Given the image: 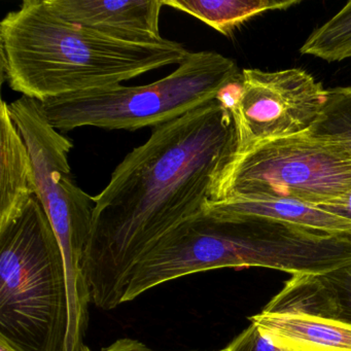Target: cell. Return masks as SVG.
<instances>
[{
  "mask_svg": "<svg viewBox=\"0 0 351 351\" xmlns=\"http://www.w3.org/2000/svg\"><path fill=\"white\" fill-rule=\"evenodd\" d=\"M237 152L235 121L217 97L155 127L117 166L93 197L85 274L96 307L123 304L137 263L166 234L202 213Z\"/></svg>",
  "mask_w": 351,
  "mask_h": 351,
  "instance_id": "1",
  "label": "cell"
},
{
  "mask_svg": "<svg viewBox=\"0 0 351 351\" xmlns=\"http://www.w3.org/2000/svg\"><path fill=\"white\" fill-rule=\"evenodd\" d=\"M3 79L12 90L40 102L121 85L143 73L180 65V43L132 44L71 23L47 0H24L0 23Z\"/></svg>",
  "mask_w": 351,
  "mask_h": 351,
  "instance_id": "2",
  "label": "cell"
},
{
  "mask_svg": "<svg viewBox=\"0 0 351 351\" xmlns=\"http://www.w3.org/2000/svg\"><path fill=\"white\" fill-rule=\"evenodd\" d=\"M64 258L38 197L0 227V337L20 351H65Z\"/></svg>",
  "mask_w": 351,
  "mask_h": 351,
  "instance_id": "3",
  "label": "cell"
},
{
  "mask_svg": "<svg viewBox=\"0 0 351 351\" xmlns=\"http://www.w3.org/2000/svg\"><path fill=\"white\" fill-rule=\"evenodd\" d=\"M239 73L232 59L201 51L189 53L173 73L149 85H116L40 104L49 122L62 133L81 127L155 128L213 101Z\"/></svg>",
  "mask_w": 351,
  "mask_h": 351,
  "instance_id": "4",
  "label": "cell"
},
{
  "mask_svg": "<svg viewBox=\"0 0 351 351\" xmlns=\"http://www.w3.org/2000/svg\"><path fill=\"white\" fill-rule=\"evenodd\" d=\"M351 190V155L309 132L265 141L236 156L208 201L278 199L326 204Z\"/></svg>",
  "mask_w": 351,
  "mask_h": 351,
  "instance_id": "5",
  "label": "cell"
},
{
  "mask_svg": "<svg viewBox=\"0 0 351 351\" xmlns=\"http://www.w3.org/2000/svg\"><path fill=\"white\" fill-rule=\"evenodd\" d=\"M9 108L29 152L36 196L58 238L67 277L81 278L85 273L95 202L75 184L71 174L69 155L73 141L51 125L38 100L22 96L10 104Z\"/></svg>",
  "mask_w": 351,
  "mask_h": 351,
  "instance_id": "6",
  "label": "cell"
},
{
  "mask_svg": "<svg viewBox=\"0 0 351 351\" xmlns=\"http://www.w3.org/2000/svg\"><path fill=\"white\" fill-rule=\"evenodd\" d=\"M326 94L304 69H246L217 99L235 121L240 155L265 141L310 132L322 117Z\"/></svg>",
  "mask_w": 351,
  "mask_h": 351,
  "instance_id": "7",
  "label": "cell"
},
{
  "mask_svg": "<svg viewBox=\"0 0 351 351\" xmlns=\"http://www.w3.org/2000/svg\"><path fill=\"white\" fill-rule=\"evenodd\" d=\"M63 19L108 38L132 44L164 38L159 20L164 0H47Z\"/></svg>",
  "mask_w": 351,
  "mask_h": 351,
  "instance_id": "8",
  "label": "cell"
},
{
  "mask_svg": "<svg viewBox=\"0 0 351 351\" xmlns=\"http://www.w3.org/2000/svg\"><path fill=\"white\" fill-rule=\"evenodd\" d=\"M262 312L312 316L351 326V264L318 274H295Z\"/></svg>",
  "mask_w": 351,
  "mask_h": 351,
  "instance_id": "9",
  "label": "cell"
},
{
  "mask_svg": "<svg viewBox=\"0 0 351 351\" xmlns=\"http://www.w3.org/2000/svg\"><path fill=\"white\" fill-rule=\"evenodd\" d=\"M36 195L34 165L9 104L0 106V227L22 215Z\"/></svg>",
  "mask_w": 351,
  "mask_h": 351,
  "instance_id": "10",
  "label": "cell"
},
{
  "mask_svg": "<svg viewBox=\"0 0 351 351\" xmlns=\"http://www.w3.org/2000/svg\"><path fill=\"white\" fill-rule=\"evenodd\" d=\"M248 319L283 351H351V326L299 314L261 313Z\"/></svg>",
  "mask_w": 351,
  "mask_h": 351,
  "instance_id": "11",
  "label": "cell"
},
{
  "mask_svg": "<svg viewBox=\"0 0 351 351\" xmlns=\"http://www.w3.org/2000/svg\"><path fill=\"white\" fill-rule=\"evenodd\" d=\"M203 211L217 217H260L332 234H351V221L315 205L278 199L206 201Z\"/></svg>",
  "mask_w": 351,
  "mask_h": 351,
  "instance_id": "12",
  "label": "cell"
},
{
  "mask_svg": "<svg viewBox=\"0 0 351 351\" xmlns=\"http://www.w3.org/2000/svg\"><path fill=\"white\" fill-rule=\"evenodd\" d=\"M300 3L301 0H164V5L189 14L226 36L256 16Z\"/></svg>",
  "mask_w": 351,
  "mask_h": 351,
  "instance_id": "13",
  "label": "cell"
},
{
  "mask_svg": "<svg viewBox=\"0 0 351 351\" xmlns=\"http://www.w3.org/2000/svg\"><path fill=\"white\" fill-rule=\"evenodd\" d=\"M300 53L328 62L351 58V1L312 32L300 48Z\"/></svg>",
  "mask_w": 351,
  "mask_h": 351,
  "instance_id": "14",
  "label": "cell"
},
{
  "mask_svg": "<svg viewBox=\"0 0 351 351\" xmlns=\"http://www.w3.org/2000/svg\"><path fill=\"white\" fill-rule=\"evenodd\" d=\"M309 133L337 143L351 155V87L328 89L324 112Z\"/></svg>",
  "mask_w": 351,
  "mask_h": 351,
  "instance_id": "15",
  "label": "cell"
},
{
  "mask_svg": "<svg viewBox=\"0 0 351 351\" xmlns=\"http://www.w3.org/2000/svg\"><path fill=\"white\" fill-rule=\"evenodd\" d=\"M226 351H283L256 324H250L225 348Z\"/></svg>",
  "mask_w": 351,
  "mask_h": 351,
  "instance_id": "16",
  "label": "cell"
},
{
  "mask_svg": "<svg viewBox=\"0 0 351 351\" xmlns=\"http://www.w3.org/2000/svg\"><path fill=\"white\" fill-rule=\"evenodd\" d=\"M317 207L337 217L351 221V190L340 198L326 204L317 205Z\"/></svg>",
  "mask_w": 351,
  "mask_h": 351,
  "instance_id": "17",
  "label": "cell"
},
{
  "mask_svg": "<svg viewBox=\"0 0 351 351\" xmlns=\"http://www.w3.org/2000/svg\"><path fill=\"white\" fill-rule=\"evenodd\" d=\"M101 351H156L149 348L147 345L134 339L123 338L114 341L110 346L104 347ZM217 351H226L225 349Z\"/></svg>",
  "mask_w": 351,
  "mask_h": 351,
  "instance_id": "18",
  "label": "cell"
},
{
  "mask_svg": "<svg viewBox=\"0 0 351 351\" xmlns=\"http://www.w3.org/2000/svg\"><path fill=\"white\" fill-rule=\"evenodd\" d=\"M0 351H20L13 346L11 343L8 342L5 338L0 337Z\"/></svg>",
  "mask_w": 351,
  "mask_h": 351,
  "instance_id": "19",
  "label": "cell"
},
{
  "mask_svg": "<svg viewBox=\"0 0 351 351\" xmlns=\"http://www.w3.org/2000/svg\"><path fill=\"white\" fill-rule=\"evenodd\" d=\"M84 351H91V349H90L89 347L86 346L85 349H84Z\"/></svg>",
  "mask_w": 351,
  "mask_h": 351,
  "instance_id": "20",
  "label": "cell"
}]
</instances>
